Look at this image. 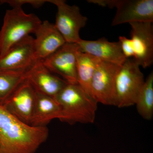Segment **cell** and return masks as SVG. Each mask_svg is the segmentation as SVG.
Here are the masks:
<instances>
[{
	"mask_svg": "<svg viewBox=\"0 0 153 153\" xmlns=\"http://www.w3.org/2000/svg\"><path fill=\"white\" fill-rule=\"evenodd\" d=\"M57 6L55 26L67 43H77L81 40L79 31L85 27L87 18L81 14L79 7L67 4L63 0H50Z\"/></svg>",
	"mask_w": 153,
	"mask_h": 153,
	"instance_id": "5",
	"label": "cell"
},
{
	"mask_svg": "<svg viewBox=\"0 0 153 153\" xmlns=\"http://www.w3.org/2000/svg\"><path fill=\"white\" fill-rule=\"evenodd\" d=\"M131 26V39L134 52L133 59L140 66L149 67L153 63V30L151 22H135Z\"/></svg>",
	"mask_w": 153,
	"mask_h": 153,
	"instance_id": "10",
	"label": "cell"
},
{
	"mask_svg": "<svg viewBox=\"0 0 153 153\" xmlns=\"http://www.w3.org/2000/svg\"><path fill=\"white\" fill-rule=\"evenodd\" d=\"M140 67L133 59H127L120 67L115 85V106L127 107L135 104L145 81Z\"/></svg>",
	"mask_w": 153,
	"mask_h": 153,
	"instance_id": "4",
	"label": "cell"
},
{
	"mask_svg": "<svg viewBox=\"0 0 153 153\" xmlns=\"http://www.w3.org/2000/svg\"><path fill=\"white\" fill-rule=\"evenodd\" d=\"M36 97V91L27 78L16 88L2 107L17 119L30 125Z\"/></svg>",
	"mask_w": 153,
	"mask_h": 153,
	"instance_id": "8",
	"label": "cell"
},
{
	"mask_svg": "<svg viewBox=\"0 0 153 153\" xmlns=\"http://www.w3.org/2000/svg\"><path fill=\"white\" fill-rule=\"evenodd\" d=\"M119 41L122 51L126 59H133L134 52L131 40L125 36H120Z\"/></svg>",
	"mask_w": 153,
	"mask_h": 153,
	"instance_id": "20",
	"label": "cell"
},
{
	"mask_svg": "<svg viewBox=\"0 0 153 153\" xmlns=\"http://www.w3.org/2000/svg\"><path fill=\"white\" fill-rule=\"evenodd\" d=\"M138 112L145 119L150 120L153 115V73L145 80L135 104Z\"/></svg>",
	"mask_w": 153,
	"mask_h": 153,
	"instance_id": "18",
	"label": "cell"
},
{
	"mask_svg": "<svg viewBox=\"0 0 153 153\" xmlns=\"http://www.w3.org/2000/svg\"><path fill=\"white\" fill-rule=\"evenodd\" d=\"M36 92L55 98L68 82L49 71L42 61H37L31 67L27 77Z\"/></svg>",
	"mask_w": 153,
	"mask_h": 153,
	"instance_id": "12",
	"label": "cell"
},
{
	"mask_svg": "<svg viewBox=\"0 0 153 153\" xmlns=\"http://www.w3.org/2000/svg\"><path fill=\"white\" fill-rule=\"evenodd\" d=\"M42 22L37 16L27 14L22 8L6 11L0 31V58L14 44L34 33Z\"/></svg>",
	"mask_w": 153,
	"mask_h": 153,
	"instance_id": "3",
	"label": "cell"
},
{
	"mask_svg": "<svg viewBox=\"0 0 153 153\" xmlns=\"http://www.w3.org/2000/svg\"><path fill=\"white\" fill-rule=\"evenodd\" d=\"M55 99L61 108V121L71 125L94 122L98 102L78 84L68 83Z\"/></svg>",
	"mask_w": 153,
	"mask_h": 153,
	"instance_id": "2",
	"label": "cell"
},
{
	"mask_svg": "<svg viewBox=\"0 0 153 153\" xmlns=\"http://www.w3.org/2000/svg\"><path fill=\"white\" fill-rule=\"evenodd\" d=\"M116 8L112 26L126 23L153 22V0H112Z\"/></svg>",
	"mask_w": 153,
	"mask_h": 153,
	"instance_id": "9",
	"label": "cell"
},
{
	"mask_svg": "<svg viewBox=\"0 0 153 153\" xmlns=\"http://www.w3.org/2000/svg\"><path fill=\"white\" fill-rule=\"evenodd\" d=\"M30 68L22 70L0 69V106H4L15 89L27 78Z\"/></svg>",
	"mask_w": 153,
	"mask_h": 153,
	"instance_id": "17",
	"label": "cell"
},
{
	"mask_svg": "<svg viewBox=\"0 0 153 153\" xmlns=\"http://www.w3.org/2000/svg\"><path fill=\"white\" fill-rule=\"evenodd\" d=\"M61 114L60 105L55 98L36 92L30 126L36 127H47L53 119L60 120Z\"/></svg>",
	"mask_w": 153,
	"mask_h": 153,
	"instance_id": "15",
	"label": "cell"
},
{
	"mask_svg": "<svg viewBox=\"0 0 153 153\" xmlns=\"http://www.w3.org/2000/svg\"><path fill=\"white\" fill-rule=\"evenodd\" d=\"M35 34L34 47L37 61L45 60L66 42L55 25L49 21L42 22Z\"/></svg>",
	"mask_w": 153,
	"mask_h": 153,
	"instance_id": "13",
	"label": "cell"
},
{
	"mask_svg": "<svg viewBox=\"0 0 153 153\" xmlns=\"http://www.w3.org/2000/svg\"><path fill=\"white\" fill-rule=\"evenodd\" d=\"M79 51L96 57L99 60L121 66L125 62L120 43L110 42L104 38L95 41L81 39L76 43Z\"/></svg>",
	"mask_w": 153,
	"mask_h": 153,
	"instance_id": "14",
	"label": "cell"
},
{
	"mask_svg": "<svg viewBox=\"0 0 153 153\" xmlns=\"http://www.w3.org/2000/svg\"><path fill=\"white\" fill-rule=\"evenodd\" d=\"M76 43L66 42L52 55L43 60L44 66L52 73L63 77L68 83L78 84L76 73Z\"/></svg>",
	"mask_w": 153,
	"mask_h": 153,
	"instance_id": "7",
	"label": "cell"
},
{
	"mask_svg": "<svg viewBox=\"0 0 153 153\" xmlns=\"http://www.w3.org/2000/svg\"><path fill=\"white\" fill-rule=\"evenodd\" d=\"M49 2V1L46 0H1L0 4H8L12 8H22V6L25 4H30L34 7L39 8L45 3Z\"/></svg>",
	"mask_w": 153,
	"mask_h": 153,
	"instance_id": "19",
	"label": "cell"
},
{
	"mask_svg": "<svg viewBox=\"0 0 153 153\" xmlns=\"http://www.w3.org/2000/svg\"><path fill=\"white\" fill-rule=\"evenodd\" d=\"M36 61L34 38L29 35L13 45L0 58V69H27Z\"/></svg>",
	"mask_w": 153,
	"mask_h": 153,
	"instance_id": "11",
	"label": "cell"
},
{
	"mask_svg": "<svg viewBox=\"0 0 153 153\" xmlns=\"http://www.w3.org/2000/svg\"><path fill=\"white\" fill-rule=\"evenodd\" d=\"M99 60L92 55L79 51L76 53L77 83L85 93L92 97L91 83Z\"/></svg>",
	"mask_w": 153,
	"mask_h": 153,
	"instance_id": "16",
	"label": "cell"
},
{
	"mask_svg": "<svg viewBox=\"0 0 153 153\" xmlns=\"http://www.w3.org/2000/svg\"><path fill=\"white\" fill-rule=\"evenodd\" d=\"M49 134L47 127L23 123L0 106V153H34Z\"/></svg>",
	"mask_w": 153,
	"mask_h": 153,
	"instance_id": "1",
	"label": "cell"
},
{
	"mask_svg": "<svg viewBox=\"0 0 153 153\" xmlns=\"http://www.w3.org/2000/svg\"><path fill=\"white\" fill-rule=\"evenodd\" d=\"M120 66L99 60L91 83L92 97L98 103L114 105L116 78Z\"/></svg>",
	"mask_w": 153,
	"mask_h": 153,
	"instance_id": "6",
	"label": "cell"
}]
</instances>
